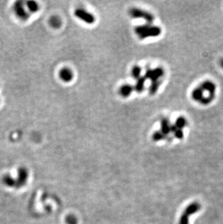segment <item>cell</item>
I'll return each mask as SVG.
<instances>
[{
	"label": "cell",
	"instance_id": "6",
	"mask_svg": "<svg viewBox=\"0 0 223 224\" xmlns=\"http://www.w3.org/2000/svg\"><path fill=\"white\" fill-rule=\"evenodd\" d=\"M74 15L76 18L81 20L83 22L86 23L88 24H93L96 21L95 16L91 12H88L83 9H77L74 12Z\"/></svg>",
	"mask_w": 223,
	"mask_h": 224
},
{
	"label": "cell",
	"instance_id": "22",
	"mask_svg": "<svg viewBox=\"0 0 223 224\" xmlns=\"http://www.w3.org/2000/svg\"><path fill=\"white\" fill-rule=\"evenodd\" d=\"M66 222L68 224H76L77 219L74 215H69L66 218Z\"/></svg>",
	"mask_w": 223,
	"mask_h": 224
},
{
	"label": "cell",
	"instance_id": "10",
	"mask_svg": "<svg viewBox=\"0 0 223 224\" xmlns=\"http://www.w3.org/2000/svg\"><path fill=\"white\" fill-rule=\"evenodd\" d=\"M190 97H191V99H193V101L199 103L201 101V99L204 97H207V96L204 95V92L203 90H202L199 86V87L194 88L193 89V91H191Z\"/></svg>",
	"mask_w": 223,
	"mask_h": 224
},
{
	"label": "cell",
	"instance_id": "23",
	"mask_svg": "<svg viewBox=\"0 0 223 224\" xmlns=\"http://www.w3.org/2000/svg\"><path fill=\"white\" fill-rule=\"evenodd\" d=\"M220 66L221 68H222L223 69V58L221 59V60H220Z\"/></svg>",
	"mask_w": 223,
	"mask_h": 224
},
{
	"label": "cell",
	"instance_id": "18",
	"mask_svg": "<svg viewBox=\"0 0 223 224\" xmlns=\"http://www.w3.org/2000/svg\"><path fill=\"white\" fill-rule=\"evenodd\" d=\"M152 138V140L154 141H159L162 140H165L167 137L161 131H156L153 133Z\"/></svg>",
	"mask_w": 223,
	"mask_h": 224
},
{
	"label": "cell",
	"instance_id": "15",
	"mask_svg": "<svg viewBox=\"0 0 223 224\" xmlns=\"http://www.w3.org/2000/svg\"><path fill=\"white\" fill-rule=\"evenodd\" d=\"M162 81V80H158V81H152L151 85H150L149 89H148V92H149L150 95H154L157 92L158 89L161 85Z\"/></svg>",
	"mask_w": 223,
	"mask_h": 224
},
{
	"label": "cell",
	"instance_id": "5",
	"mask_svg": "<svg viewBox=\"0 0 223 224\" xmlns=\"http://www.w3.org/2000/svg\"><path fill=\"white\" fill-rule=\"evenodd\" d=\"M165 75V70L161 67H157L154 69H148L146 70L144 74V78L146 79H149L152 81H155L160 80Z\"/></svg>",
	"mask_w": 223,
	"mask_h": 224
},
{
	"label": "cell",
	"instance_id": "13",
	"mask_svg": "<svg viewBox=\"0 0 223 224\" xmlns=\"http://www.w3.org/2000/svg\"><path fill=\"white\" fill-rule=\"evenodd\" d=\"M26 7L29 13H36L39 10V5L35 1H28L26 2Z\"/></svg>",
	"mask_w": 223,
	"mask_h": 224
},
{
	"label": "cell",
	"instance_id": "9",
	"mask_svg": "<svg viewBox=\"0 0 223 224\" xmlns=\"http://www.w3.org/2000/svg\"><path fill=\"white\" fill-rule=\"evenodd\" d=\"M59 76H60V79L64 82L68 83L70 82L72 80L74 77L73 72L68 68H63L60 70V73H59Z\"/></svg>",
	"mask_w": 223,
	"mask_h": 224
},
{
	"label": "cell",
	"instance_id": "11",
	"mask_svg": "<svg viewBox=\"0 0 223 224\" xmlns=\"http://www.w3.org/2000/svg\"><path fill=\"white\" fill-rule=\"evenodd\" d=\"M133 90H134V87L131 86V84H124L120 88L119 94L121 97L126 98V97H128L129 96H131Z\"/></svg>",
	"mask_w": 223,
	"mask_h": 224
},
{
	"label": "cell",
	"instance_id": "20",
	"mask_svg": "<svg viewBox=\"0 0 223 224\" xmlns=\"http://www.w3.org/2000/svg\"><path fill=\"white\" fill-rule=\"evenodd\" d=\"M151 26L150 24H145V25H142V26H136V28H134V31L137 35L139 36L140 34H141L144 33V32L146 30L147 28Z\"/></svg>",
	"mask_w": 223,
	"mask_h": 224
},
{
	"label": "cell",
	"instance_id": "4",
	"mask_svg": "<svg viewBox=\"0 0 223 224\" xmlns=\"http://www.w3.org/2000/svg\"><path fill=\"white\" fill-rule=\"evenodd\" d=\"M200 208H201V205L198 202H193L189 204L183 212L182 215L180 216L179 224H188V222H189L188 220H189L190 215L199 211Z\"/></svg>",
	"mask_w": 223,
	"mask_h": 224
},
{
	"label": "cell",
	"instance_id": "2",
	"mask_svg": "<svg viewBox=\"0 0 223 224\" xmlns=\"http://www.w3.org/2000/svg\"><path fill=\"white\" fill-rule=\"evenodd\" d=\"M129 14L133 18H141L144 19L148 23V24L152 23L154 20V16L152 13L145 11L144 9L133 7L130 9Z\"/></svg>",
	"mask_w": 223,
	"mask_h": 224
},
{
	"label": "cell",
	"instance_id": "3",
	"mask_svg": "<svg viewBox=\"0 0 223 224\" xmlns=\"http://www.w3.org/2000/svg\"><path fill=\"white\" fill-rule=\"evenodd\" d=\"M13 11L18 18L23 21L27 20L29 18L30 13L26 7V5L23 1H17L13 5Z\"/></svg>",
	"mask_w": 223,
	"mask_h": 224
},
{
	"label": "cell",
	"instance_id": "8",
	"mask_svg": "<svg viewBox=\"0 0 223 224\" xmlns=\"http://www.w3.org/2000/svg\"><path fill=\"white\" fill-rule=\"evenodd\" d=\"M162 33L161 28L159 26H150L144 33L138 36L140 39H145L150 37H157Z\"/></svg>",
	"mask_w": 223,
	"mask_h": 224
},
{
	"label": "cell",
	"instance_id": "16",
	"mask_svg": "<svg viewBox=\"0 0 223 224\" xmlns=\"http://www.w3.org/2000/svg\"><path fill=\"white\" fill-rule=\"evenodd\" d=\"M188 124V121L186 120V118H184L183 116H180L175 120V122L174 125L177 129H183Z\"/></svg>",
	"mask_w": 223,
	"mask_h": 224
},
{
	"label": "cell",
	"instance_id": "19",
	"mask_svg": "<svg viewBox=\"0 0 223 224\" xmlns=\"http://www.w3.org/2000/svg\"><path fill=\"white\" fill-rule=\"evenodd\" d=\"M141 68L138 66H133L131 70V75L133 78L138 80L139 78H141Z\"/></svg>",
	"mask_w": 223,
	"mask_h": 224
},
{
	"label": "cell",
	"instance_id": "7",
	"mask_svg": "<svg viewBox=\"0 0 223 224\" xmlns=\"http://www.w3.org/2000/svg\"><path fill=\"white\" fill-rule=\"evenodd\" d=\"M199 87L203 90L204 92L208 93V96L215 97L217 91V86L214 82L210 80H206L200 84Z\"/></svg>",
	"mask_w": 223,
	"mask_h": 224
},
{
	"label": "cell",
	"instance_id": "12",
	"mask_svg": "<svg viewBox=\"0 0 223 224\" xmlns=\"http://www.w3.org/2000/svg\"><path fill=\"white\" fill-rule=\"evenodd\" d=\"M160 125H161V131L165 134L166 137L167 135L169 134V133L171 132L170 130V126L171 124L169 123V120L166 118H163L161 120V123H160Z\"/></svg>",
	"mask_w": 223,
	"mask_h": 224
},
{
	"label": "cell",
	"instance_id": "1",
	"mask_svg": "<svg viewBox=\"0 0 223 224\" xmlns=\"http://www.w3.org/2000/svg\"><path fill=\"white\" fill-rule=\"evenodd\" d=\"M28 178V170L24 167H20L19 168L18 170V177H17V179H14V178H12L9 175H5L2 178V183L8 187L20 189L26 184Z\"/></svg>",
	"mask_w": 223,
	"mask_h": 224
},
{
	"label": "cell",
	"instance_id": "14",
	"mask_svg": "<svg viewBox=\"0 0 223 224\" xmlns=\"http://www.w3.org/2000/svg\"><path fill=\"white\" fill-rule=\"evenodd\" d=\"M145 82H146V78H144V76H141V78H139L137 80L134 87V90L137 93L140 94L144 91L145 88Z\"/></svg>",
	"mask_w": 223,
	"mask_h": 224
},
{
	"label": "cell",
	"instance_id": "17",
	"mask_svg": "<svg viewBox=\"0 0 223 224\" xmlns=\"http://www.w3.org/2000/svg\"><path fill=\"white\" fill-rule=\"evenodd\" d=\"M49 25L52 28H60L62 25V21H61L60 18L57 16H52L49 19Z\"/></svg>",
	"mask_w": 223,
	"mask_h": 224
},
{
	"label": "cell",
	"instance_id": "21",
	"mask_svg": "<svg viewBox=\"0 0 223 224\" xmlns=\"http://www.w3.org/2000/svg\"><path fill=\"white\" fill-rule=\"evenodd\" d=\"M174 136L175 138H177L178 139H183L184 137V133L183 129H177L176 131L174 132Z\"/></svg>",
	"mask_w": 223,
	"mask_h": 224
}]
</instances>
